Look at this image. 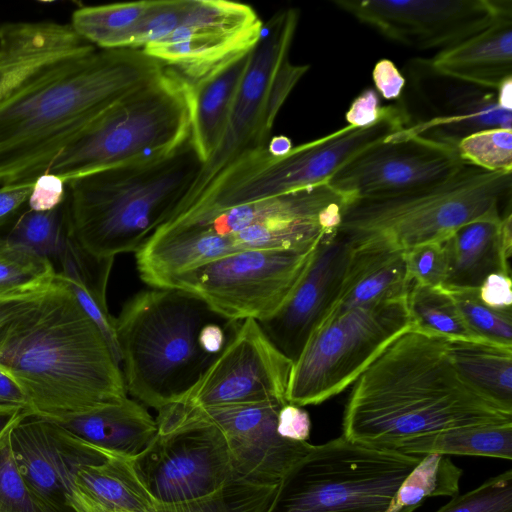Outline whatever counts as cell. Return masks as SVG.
<instances>
[{
    "label": "cell",
    "mask_w": 512,
    "mask_h": 512,
    "mask_svg": "<svg viewBox=\"0 0 512 512\" xmlns=\"http://www.w3.org/2000/svg\"><path fill=\"white\" fill-rule=\"evenodd\" d=\"M0 372L24 392L31 415L52 421L128 397L103 335L57 273L0 295Z\"/></svg>",
    "instance_id": "1"
},
{
    "label": "cell",
    "mask_w": 512,
    "mask_h": 512,
    "mask_svg": "<svg viewBox=\"0 0 512 512\" xmlns=\"http://www.w3.org/2000/svg\"><path fill=\"white\" fill-rule=\"evenodd\" d=\"M512 422V412L488 400L457 372L447 338L410 326L355 380L342 436L374 447L442 430Z\"/></svg>",
    "instance_id": "2"
},
{
    "label": "cell",
    "mask_w": 512,
    "mask_h": 512,
    "mask_svg": "<svg viewBox=\"0 0 512 512\" xmlns=\"http://www.w3.org/2000/svg\"><path fill=\"white\" fill-rule=\"evenodd\" d=\"M166 66L137 49H96L0 102V185L34 182L106 109Z\"/></svg>",
    "instance_id": "3"
},
{
    "label": "cell",
    "mask_w": 512,
    "mask_h": 512,
    "mask_svg": "<svg viewBox=\"0 0 512 512\" xmlns=\"http://www.w3.org/2000/svg\"><path fill=\"white\" fill-rule=\"evenodd\" d=\"M241 322L180 289L151 287L135 294L115 318L127 391L157 411L178 401Z\"/></svg>",
    "instance_id": "4"
},
{
    "label": "cell",
    "mask_w": 512,
    "mask_h": 512,
    "mask_svg": "<svg viewBox=\"0 0 512 512\" xmlns=\"http://www.w3.org/2000/svg\"><path fill=\"white\" fill-rule=\"evenodd\" d=\"M202 166L190 135L162 157L69 180V235L97 258L136 253L170 220L195 185Z\"/></svg>",
    "instance_id": "5"
},
{
    "label": "cell",
    "mask_w": 512,
    "mask_h": 512,
    "mask_svg": "<svg viewBox=\"0 0 512 512\" xmlns=\"http://www.w3.org/2000/svg\"><path fill=\"white\" fill-rule=\"evenodd\" d=\"M191 135L190 86L169 67L121 97L53 159L46 173L66 182L169 154Z\"/></svg>",
    "instance_id": "6"
},
{
    "label": "cell",
    "mask_w": 512,
    "mask_h": 512,
    "mask_svg": "<svg viewBox=\"0 0 512 512\" xmlns=\"http://www.w3.org/2000/svg\"><path fill=\"white\" fill-rule=\"evenodd\" d=\"M512 172H490L464 163L436 184L381 198L357 199L347 207L338 233L351 242L376 240L399 250L442 242L474 220L501 215Z\"/></svg>",
    "instance_id": "7"
},
{
    "label": "cell",
    "mask_w": 512,
    "mask_h": 512,
    "mask_svg": "<svg viewBox=\"0 0 512 512\" xmlns=\"http://www.w3.org/2000/svg\"><path fill=\"white\" fill-rule=\"evenodd\" d=\"M409 123L403 106H384L372 125H347L324 137L272 155L267 145L246 153L224 169L174 217L227 209L328 183L343 166Z\"/></svg>",
    "instance_id": "8"
},
{
    "label": "cell",
    "mask_w": 512,
    "mask_h": 512,
    "mask_svg": "<svg viewBox=\"0 0 512 512\" xmlns=\"http://www.w3.org/2000/svg\"><path fill=\"white\" fill-rule=\"evenodd\" d=\"M421 458L341 435L289 469L268 512H385Z\"/></svg>",
    "instance_id": "9"
},
{
    "label": "cell",
    "mask_w": 512,
    "mask_h": 512,
    "mask_svg": "<svg viewBox=\"0 0 512 512\" xmlns=\"http://www.w3.org/2000/svg\"><path fill=\"white\" fill-rule=\"evenodd\" d=\"M298 21L299 11L286 8L264 23L222 139L216 151L203 164L195 185L173 216L195 201L239 157L269 142L280 109L309 69L308 65H296L289 59Z\"/></svg>",
    "instance_id": "10"
},
{
    "label": "cell",
    "mask_w": 512,
    "mask_h": 512,
    "mask_svg": "<svg viewBox=\"0 0 512 512\" xmlns=\"http://www.w3.org/2000/svg\"><path fill=\"white\" fill-rule=\"evenodd\" d=\"M406 298L356 307L320 325L292 365L287 403L317 405L355 382L411 326Z\"/></svg>",
    "instance_id": "11"
},
{
    "label": "cell",
    "mask_w": 512,
    "mask_h": 512,
    "mask_svg": "<svg viewBox=\"0 0 512 512\" xmlns=\"http://www.w3.org/2000/svg\"><path fill=\"white\" fill-rule=\"evenodd\" d=\"M316 247L239 251L177 275L166 288L197 296L227 319L261 322L288 298Z\"/></svg>",
    "instance_id": "12"
},
{
    "label": "cell",
    "mask_w": 512,
    "mask_h": 512,
    "mask_svg": "<svg viewBox=\"0 0 512 512\" xmlns=\"http://www.w3.org/2000/svg\"><path fill=\"white\" fill-rule=\"evenodd\" d=\"M157 412V435L133 459L157 503L201 498L237 479L226 439L216 425L168 407Z\"/></svg>",
    "instance_id": "13"
},
{
    "label": "cell",
    "mask_w": 512,
    "mask_h": 512,
    "mask_svg": "<svg viewBox=\"0 0 512 512\" xmlns=\"http://www.w3.org/2000/svg\"><path fill=\"white\" fill-rule=\"evenodd\" d=\"M353 201L325 183L227 209L176 217L164 225L190 226L214 235L223 256L234 253V236L254 225L269 228L296 248H308L338 231Z\"/></svg>",
    "instance_id": "14"
},
{
    "label": "cell",
    "mask_w": 512,
    "mask_h": 512,
    "mask_svg": "<svg viewBox=\"0 0 512 512\" xmlns=\"http://www.w3.org/2000/svg\"><path fill=\"white\" fill-rule=\"evenodd\" d=\"M334 5L382 36L418 50L453 47L512 16L511 0H337Z\"/></svg>",
    "instance_id": "15"
},
{
    "label": "cell",
    "mask_w": 512,
    "mask_h": 512,
    "mask_svg": "<svg viewBox=\"0 0 512 512\" xmlns=\"http://www.w3.org/2000/svg\"><path fill=\"white\" fill-rule=\"evenodd\" d=\"M407 126L349 161L328 184L353 200L388 197L441 182L465 163L455 146Z\"/></svg>",
    "instance_id": "16"
},
{
    "label": "cell",
    "mask_w": 512,
    "mask_h": 512,
    "mask_svg": "<svg viewBox=\"0 0 512 512\" xmlns=\"http://www.w3.org/2000/svg\"><path fill=\"white\" fill-rule=\"evenodd\" d=\"M263 26L258 14L247 4L188 0L174 32L142 51L192 82L235 55L253 49Z\"/></svg>",
    "instance_id": "17"
},
{
    "label": "cell",
    "mask_w": 512,
    "mask_h": 512,
    "mask_svg": "<svg viewBox=\"0 0 512 512\" xmlns=\"http://www.w3.org/2000/svg\"><path fill=\"white\" fill-rule=\"evenodd\" d=\"M292 361L259 323L243 320L197 382L176 402L187 407L286 401Z\"/></svg>",
    "instance_id": "18"
},
{
    "label": "cell",
    "mask_w": 512,
    "mask_h": 512,
    "mask_svg": "<svg viewBox=\"0 0 512 512\" xmlns=\"http://www.w3.org/2000/svg\"><path fill=\"white\" fill-rule=\"evenodd\" d=\"M287 402L166 407L216 425L223 433L237 479L260 485H278L289 469L312 448L308 441H292L277 432V416Z\"/></svg>",
    "instance_id": "19"
},
{
    "label": "cell",
    "mask_w": 512,
    "mask_h": 512,
    "mask_svg": "<svg viewBox=\"0 0 512 512\" xmlns=\"http://www.w3.org/2000/svg\"><path fill=\"white\" fill-rule=\"evenodd\" d=\"M10 445L21 475L47 512H75L72 499L78 470L115 455L34 415H27L11 429Z\"/></svg>",
    "instance_id": "20"
},
{
    "label": "cell",
    "mask_w": 512,
    "mask_h": 512,
    "mask_svg": "<svg viewBox=\"0 0 512 512\" xmlns=\"http://www.w3.org/2000/svg\"><path fill=\"white\" fill-rule=\"evenodd\" d=\"M352 250V242L338 232L321 240L285 302L272 316L258 322L292 363L338 300Z\"/></svg>",
    "instance_id": "21"
},
{
    "label": "cell",
    "mask_w": 512,
    "mask_h": 512,
    "mask_svg": "<svg viewBox=\"0 0 512 512\" xmlns=\"http://www.w3.org/2000/svg\"><path fill=\"white\" fill-rule=\"evenodd\" d=\"M96 48L70 23L7 22L0 26V102Z\"/></svg>",
    "instance_id": "22"
},
{
    "label": "cell",
    "mask_w": 512,
    "mask_h": 512,
    "mask_svg": "<svg viewBox=\"0 0 512 512\" xmlns=\"http://www.w3.org/2000/svg\"><path fill=\"white\" fill-rule=\"evenodd\" d=\"M352 244L343 286L327 319L356 307L406 298L412 286L405 251L376 240Z\"/></svg>",
    "instance_id": "23"
},
{
    "label": "cell",
    "mask_w": 512,
    "mask_h": 512,
    "mask_svg": "<svg viewBox=\"0 0 512 512\" xmlns=\"http://www.w3.org/2000/svg\"><path fill=\"white\" fill-rule=\"evenodd\" d=\"M446 79L440 106L434 107L431 117L409 123L411 132L456 147L460 140L481 130L512 129V110L499 104L497 91Z\"/></svg>",
    "instance_id": "24"
},
{
    "label": "cell",
    "mask_w": 512,
    "mask_h": 512,
    "mask_svg": "<svg viewBox=\"0 0 512 512\" xmlns=\"http://www.w3.org/2000/svg\"><path fill=\"white\" fill-rule=\"evenodd\" d=\"M428 63L443 76L497 91L512 79V16L438 52Z\"/></svg>",
    "instance_id": "25"
},
{
    "label": "cell",
    "mask_w": 512,
    "mask_h": 512,
    "mask_svg": "<svg viewBox=\"0 0 512 512\" xmlns=\"http://www.w3.org/2000/svg\"><path fill=\"white\" fill-rule=\"evenodd\" d=\"M252 50L220 64L203 77L188 82L191 96V139L203 161L216 151L249 66Z\"/></svg>",
    "instance_id": "26"
},
{
    "label": "cell",
    "mask_w": 512,
    "mask_h": 512,
    "mask_svg": "<svg viewBox=\"0 0 512 512\" xmlns=\"http://www.w3.org/2000/svg\"><path fill=\"white\" fill-rule=\"evenodd\" d=\"M156 503L133 458L111 455L102 463L81 467L75 476V512H156Z\"/></svg>",
    "instance_id": "27"
},
{
    "label": "cell",
    "mask_w": 512,
    "mask_h": 512,
    "mask_svg": "<svg viewBox=\"0 0 512 512\" xmlns=\"http://www.w3.org/2000/svg\"><path fill=\"white\" fill-rule=\"evenodd\" d=\"M54 422L100 449L133 459L150 445L158 431L156 419L144 405L128 397Z\"/></svg>",
    "instance_id": "28"
},
{
    "label": "cell",
    "mask_w": 512,
    "mask_h": 512,
    "mask_svg": "<svg viewBox=\"0 0 512 512\" xmlns=\"http://www.w3.org/2000/svg\"><path fill=\"white\" fill-rule=\"evenodd\" d=\"M504 215V214H503ZM503 215L469 222L442 241L446 257L445 289H478L491 273L511 275L501 247Z\"/></svg>",
    "instance_id": "29"
},
{
    "label": "cell",
    "mask_w": 512,
    "mask_h": 512,
    "mask_svg": "<svg viewBox=\"0 0 512 512\" xmlns=\"http://www.w3.org/2000/svg\"><path fill=\"white\" fill-rule=\"evenodd\" d=\"M447 352L468 385L512 412V347L479 340L447 339Z\"/></svg>",
    "instance_id": "30"
},
{
    "label": "cell",
    "mask_w": 512,
    "mask_h": 512,
    "mask_svg": "<svg viewBox=\"0 0 512 512\" xmlns=\"http://www.w3.org/2000/svg\"><path fill=\"white\" fill-rule=\"evenodd\" d=\"M389 449L412 455L434 453L511 460L512 422L442 430L397 443Z\"/></svg>",
    "instance_id": "31"
},
{
    "label": "cell",
    "mask_w": 512,
    "mask_h": 512,
    "mask_svg": "<svg viewBox=\"0 0 512 512\" xmlns=\"http://www.w3.org/2000/svg\"><path fill=\"white\" fill-rule=\"evenodd\" d=\"M153 0L120 2L76 9L70 24L98 49H131L135 31Z\"/></svg>",
    "instance_id": "32"
},
{
    "label": "cell",
    "mask_w": 512,
    "mask_h": 512,
    "mask_svg": "<svg viewBox=\"0 0 512 512\" xmlns=\"http://www.w3.org/2000/svg\"><path fill=\"white\" fill-rule=\"evenodd\" d=\"M462 469L441 454L422 455L394 494L385 512H413L428 498L459 494Z\"/></svg>",
    "instance_id": "33"
},
{
    "label": "cell",
    "mask_w": 512,
    "mask_h": 512,
    "mask_svg": "<svg viewBox=\"0 0 512 512\" xmlns=\"http://www.w3.org/2000/svg\"><path fill=\"white\" fill-rule=\"evenodd\" d=\"M406 302L412 326L447 339L479 340L466 326L444 287L412 284Z\"/></svg>",
    "instance_id": "34"
},
{
    "label": "cell",
    "mask_w": 512,
    "mask_h": 512,
    "mask_svg": "<svg viewBox=\"0 0 512 512\" xmlns=\"http://www.w3.org/2000/svg\"><path fill=\"white\" fill-rule=\"evenodd\" d=\"M4 241L25 247L49 260L53 266L68 235L67 197L57 208L39 212L25 207L8 226Z\"/></svg>",
    "instance_id": "35"
},
{
    "label": "cell",
    "mask_w": 512,
    "mask_h": 512,
    "mask_svg": "<svg viewBox=\"0 0 512 512\" xmlns=\"http://www.w3.org/2000/svg\"><path fill=\"white\" fill-rule=\"evenodd\" d=\"M277 488L278 485H260L233 479L201 498L178 503H156V512H268Z\"/></svg>",
    "instance_id": "36"
},
{
    "label": "cell",
    "mask_w": 512,
    "mask_h": 512,
    "mask_svg": "<svg viewBox=\"0 0 512 512\" xmlns=\"http://www.w3.org/2000/svg\"><path fill=\"white\" fill-rule=\"evenodd\" d=\"M468 329L476 338L512 347V311H502L483 303L478 289H447Z\"/></svg>",
    "instance_id": "37"
},
{
    "label": "cell",
    "mask_w": 512,
    "mask_h": 512,
    "mask_svg": "<svg viewBox=\"0 0 512 512\" xmlns=\"http://www.w3.org/2000/svg\"><path fill=\"white\" fill-rule=\"evenodd\" d=\"M55 273L49 260L0 236V295L41 283Z\"/></svg>",
    "instance_id": "38"
},
{
    "label": "cell",
    "mask_w": 512,
    "mask_h": 512,
    "mask_svg": "<svg viewBox=\"0 0 512 512\" xmlns=\"http://www.w3.org/2000/svg\"><path fill=\"white\" fill-rule=\"evenodd\" d=\"M456 149L466 163L490 172H512V129L475 132L460 140Z\"/></svg>",
    "instance_id": "39"
},
{
    "label": "cell",
    "mask_w": 512,
    "mask_h": 512,
    "mask_svg": "<svg viewBox=\"0 0 512 512\" xmlns=\"http://www.w3.org/2000/svg\"><path fill=\"white\" fill-rule=\"evenodd\" d=\"M435 512H512V471L502 472L475 489L452 497Z\"/></svg>",
    "instance_id": "40"
},
{
    "label": "cell",
    "mask_w": 512,
    "mask_h": 512,
    "mask_svg": "<svg viewBox=\"0 0 512 512\" xmlns=\"http://www.w3.org/2000/svg\"><path fill=\"white\" fill-rule=\"evenodd\" d=\"M10 431L0 439V512H47L14 461Z\"/></svg>",
    "instance_id": "41"
},
{
    "label": "cell",
    "mask_w": 512,
    "mask_h": 512,
    "mask_svg": "<svg viewBox=\"0 0 512 512\" xmlns=\"http://www.w3.org/2000/svg\"><path fill=\"white\" fill-rule=\"evenodd\" d=\"M188 0H153V4L138 25L131 49L142 50L170 36L184 16Z\"/></svg>",
    "instance_id": "42"
},
{
    "label": "cell",
    "mask_w": 512,
    "mask_h": 512,
    "mask_svg": "<svg viewBox=\"0 0 512 512\" xmlns=\"http://www.w3.org/2000/svg\"><path fill=\"white\" fill-rule=\"evenodd\" d=\"M406 267L412 284L439 287L446 275V257L442 242L416 246L405 251Z\"/></svg>",
    "instance_id": "43"
},
{
    "label": "cell",
    "mask_w": 512,
    "mask_h": 512,
    "mask_svg": "<svg viewBox=\"0 0 512 512\" xmlns=\"http://www.w3.org/2000/svg\"><path fill=\"white\" fill-rule=\"evenodd\" d=\"M66 197V181L55 174L44 173L35 179L27 206L34 211H50L60 206Z\"/></svg>",
    "instance_id": "44"
},
{
    "label": "cell",
    "mask_w": 512,
    "mask_h": 512,
    "mask_svg": "<svg viewBox=\"0 0 512 512\" xmlns=\"http://www.w3.org/2000/svg\"><path fill=\"white\" fill-rule=\"evenodd\" d=\"M276 428L285 439L307 441L311 429L309 414L300 406L286 403L278 412Z\"/></svg>",
    "instance_id": "45"
},
{
    "label": "cell",
    "mask_w": 512,
    "mask_h": 512,
    "mask_svg": "<svg viewBox=\"0 0 512 512\" xmlns=\"http://www.w3.org/2000/svg\"><path fill=\"white\" fill-rule=\"evenodd\" d=\"M478 295L483 303L492 308L512 311L511 276L502 272L489 274L478 288Z\"/></svg>",
    "instance_id": "46"
},
{
    "label": "cell",
    "mask_w": 512,
    "mask_h": 512,
    "mask_svg": "<svg viewBox=\"0 0 512 512\" xmlns=\"http://www.w3.org/2000/svg\"><path fill=\"white\" fill-rule=\"evenodd\" d=\"M34 182H20L0 187V230L8 227L25 208Z\"/></svg>",
    "instance_id": "47"
},
{
    "label": "cell",
    "mask_w": 512,
    "mask_h": 512,
    "mask_svg": "<svg viewBox=\"0 0 512 512\" xmlns=\"http://www.w3.org/2000/svg\"><path fill=\"white\" fill-rule=\"evenodd\" d=\"M379 94L373 88L363 90L351 103L346 121L353 127H366L375 123L382 115Z\"/></svg>",
    "instance_id": "48"
},
{
    "label": "cell",
    "mask_w": 512,
    "mask_h": 512,
    "mask_svg": "<svg viewBox=\"0 0 512 512\" xmlns=\"http://www.w3.org/2000/svg\"><path fill=\"white\" fill-rule=\"evenodd\" d=\"M372 77L375 90L386 100L399 98L406 84V78L388 59H382L375 64Z\"/></svg>",
    "instance_id": "49"
},
{
    "label": "cell",
    "mask_w": 512,
    "mask_h": 512,
    "mask_svg": "<svg viewBox=\"0 0 512 512\" xmlns=\"http://www.w3.org/2000/svg\"><path fill=\"white\" fill-rule=\"evenodd\" d=\"M0 405L22 406L29 410L28 400L24 392L11 378L2 372H0Z\"/></svg>",
    "instance_id": "50"
},
{
    "label": "cell",
    "mask_w": 512,
    "mask_h": 512,
    "mask_svg": "<svg viewBox=\"0 0 512 512\" xmlns=\"http://www.w3.org/2000/svg\"><path fill=\"white\" fill-rule=\"evenodd\" d=\"M27 415L31 414L25 407L0 405V439Z\"/></svg>",
    "instance_id": "51"
},
{
    "label": "cell",
    "mask_w": 512,
    "mask_h": 512,
    "mask_svg": "<svg viewBox=\"0 0 512 512\" xmlns=\"http://www.w3.org/2000/svg\"><path fill=\"white\" fill-rule=\"evenodd\" d=\"M290 139L285 136H277L270 138L267 143L268 151L275 156L283 155L292 148Z\"/></svg>",
    "instance_id": "52"
},
{
    "label": "cell",
    "mask_w": 512,
    "mask_h": 512,
    "mask_svg": "<svg viewBox=\"0 0 512 512\" xmlns=\"http://www.w3.org/2000/svg\"><path fill=\"white\" fill-rule=\"evenodd\" d=\"M497 97L499 104L507 109L512 110V79L507 80L498 90Z\"/></svg>",
    "instance_id": "53"
}]
</instances>
